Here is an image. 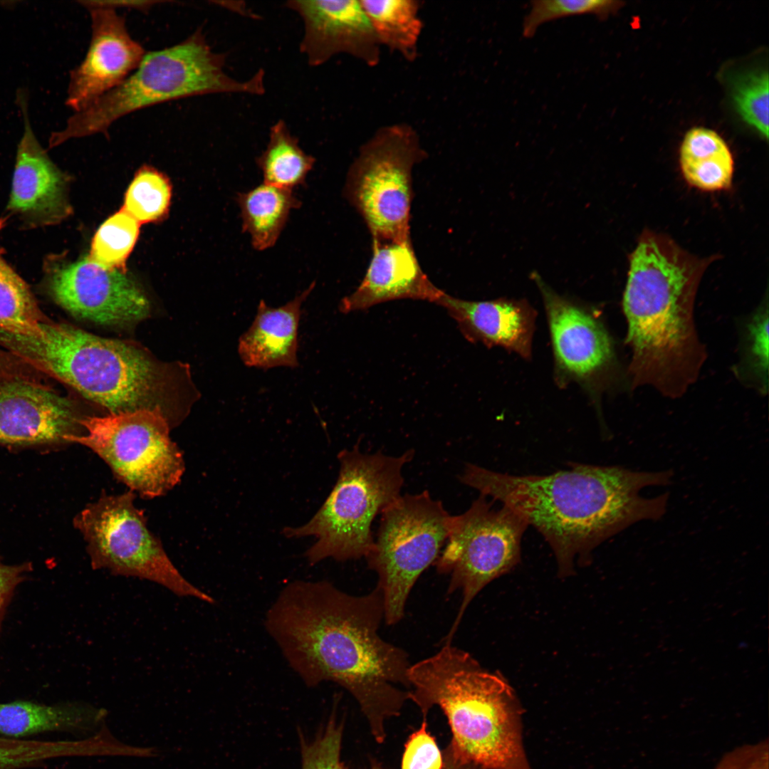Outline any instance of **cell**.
<instances>
[{
  "mask_svg": "<svg viewBox=\"0 0 769 769\" xmlns=\"http://www.w3.org/2000/svg\"><path fill=\"white\" fill-rule=\"evenodd\" d=\"M381 513L377 540L366 559L378 576L384 619L392 625L403 618L419 577L439 556L452 516L427 491L400 496Z\"/></svg>",
  "mask_w": 769,
  "mask_h": 769,
  "instance_id": "obj_10",
  "label": "cell"
},
{
  "mask_svg": "<svg viewBox=\"0 0 769 769\" xmlns=\"http://www.w3.org/2000/svg\"><path fill=\"white\" fill-rule=\"evenodd\" d=\"M733 98L742 118L765 137H768V74L755 70L734 79Z\"/></svg>",
  "mask_w": 769,
  "mask_h": 769,
  "instance_id": "obj_30",
  "label": "cell"
},
{
  "mask_svg": "<svg viewBox=\"0 0 769 769\" xmlns=\"http://www.w3.org/2000/svg\"><path fill=\"white\" fill-rule=\"evenodd\" d=\"M671 470L638 471L617 466L570 464L548 475H511L467 463L460 480L508 507L552 548L560 575L575 559L587 562L600 543L641 520L666 513L669 495L646 498L647 486L669 484Z\"/></svg>",
  "mask_w": 769,
  "mask_h": 769,
  "instance_id": "obj_2",
  "label": "cell"
},
{
  "mask_svg": "<svg viewBox=\"0 0 769 769\" xmlns=\"http://www.w3.org/2000/svg\"><path fill=\"white\" fill-rule=\"evenodd\" d=\"M44 271L48 293L73 316L122 325L144 319L150 313L147 296L127 271L107 268L88 255L75 261L50 257Z\"/></svg>",
  "mask_w": 769,
  "mask_h": 769,
  "instance_id": "obj_13",
  "label": "cell"
},
{
  "mask_svg": "<svg viewBox=\"0 0 769 769\" xmlns=\"http://www.w3.org/2000/svg\"><path fill=\"white\" fill-rule=\"evenodd\" d=\"M135 498L130 490L115 495L103 493L75 516L73 525L85 542L92 567L147 580L179 597L215 603L175 567L159 539L149 529Z\"/></svg>",
  "mask_w": 769,
  "mask_h": 769,
  "instance_id": "obj_8",
  "label": "cell"
},
{
  "mask_svg": "<svg viewBox=\"0 0 769 769\" xmlns=\"http://www.w3.org/2000/svg\"><path fill=\"white\" fill-rule=\"evenodd\" d=\"M384 600L376 587L352 595L326 580H294L269 607L264 627L289 666L308 687L324 681L357 701L375 739L386 737L385 721L409 699L408 654L383 639Z\"/></svg>",
  "mask_w": 769,
  "mask_h": 769,
  "instance_id": "obj_1",
  "label": "cell"
},
{
  "mask_svg": "<svg viewBox=\"0 0 769 769\" xmlns=\"http://www.w3.org/2000/svg\"><path fill=\"white\" fill-rule=\"evenodd\" d=\"M436 303L447 310L467 340L530 357L535 314L527 302L507 298L470 301L444 293Z\"/></svg>",
  "mask_w": 769,
  "mask_h": 769,
  "instance_id": "obj_20",
  "label": "cell"
},
{
  "mask_svg": "<svg viewBox=\"0 0 769 769\" xmlns=\"http://www.w3.org/2000/svg\"><path fill=\"white\" fill-rule=\"evenodd\" d=\"M32 570L33 566L30 562L8 565L3 562L0 556V634L7 608L17 587Z\"/></svg>",
  "mask_w": 769,
  "mask_h": 769,
  "instance_id": "obj_35",
  "label": "cell"
},
{
  "mask_svg": "<svg viewBox=\"0 0 769 769\" xmlns=\"http://www.w3.org/2000/svg\"><path fill=\"white\" fill-rule=\"evenodd\" d=\"M101 4L114 8L127 7L137 9L138 10H147L158 1H100Z\"/></svg>",
  "mask_w": 769,
  "mask_h": 769,
  "instance_id": "obj_38",
  "label": "cell"
},
{
  "mask_svg": "<svg viewBox=\"0 0 769 769\" xmlns=\"http://www.w3.org/2000/svg\"><path fill=\"white\" fill-rule=\"evenodd\" d=\"M750 352L758 370L767 375L768 368V313H758L749 328Z\"/></svg>",
  "mask_w": 769,
  "mask_h": 769,
  "instance_id": "obj_36",
  "label": "cell"
},
{
  "mask_svg": "<svg viewBox=\"0 0 769 769\" xmlns=\"http://www.w3.org/2000/svg\"><path fill=\"white\" fill-rule=\"evenodd\" d=\"M342 731V724L332 716L313 741L300 734L301 769H347L340 760Z\"/></svg>",
  "mask_w": 769,
  "mask_h": 769,
  "instance_id": "obj_32",
  "label": "cell"
},
{
  "mask_svg": "<svg viewBox=\"0 0 769 769\" xmlns=\"http://www.w3.org/2000/svg\"><path fill=\"white\" fill-rule=\"evenodd\" d=\"M444 293L421 268L411 239L373 240L366 273L357 288L342 300L339 309L346 313L404 298L436 303Z\"/></svg>",
  "mask_w": 769,
  "mask_h": 769,
  "instance_id": "obj_19",
  "label": "cell"
},
{
  "mask_svg": "<svg viewBox=\"0 0 769 769\" xmlns=\"http://www.w3.org/2000/svg\"><path fill=\"white\" fill-rule=\"evenodd\" d=\"M80 3L90 15L91 38L84 59L70 75L66 103L74 113L122 83L146 54L115 9L100 1Z\"/></svg>",
  "mask_w": 769,
  "mask_h": 769,
  "instance_id": "obj_15",
  "label": "cell"
},
{
  "mask_svg": "<svg viewBox=\"0 0 769 769\" xmlns=\"http://www.w3.org/2000/svg\"><path fill=\"white\" fill-rule=\"evenodd\" d=\"M108 711L83 702L43 704L18 700L0 703V735L19 738L53 731L96 732Z\"/></svg>",
  "mask_w": 769,
  "mask_h": 769,
  "instance_id": "obj_22",
  "label": "cell"
},
{
  "mask_svg": "<svg viewBox=\"0 0 769 769\" xmlns=\"http://www.w3.org/2000/svg\"><path fill=\"white\" fill-rule=\"evenodd\" d=\"M0 346L109 413L158 409L171 424L179 384L191 382L184 365L179 369L130 342L50 318L36 335L0 329Z\"/></svg>",
  "mask_w": 769,
  "mask_h": 769,
  "instance_id": "obj_4",
  "label": "cell"
},
{
  "mask_svg": "<svg viewBox=\"0 0 769 769\" xmlns=\"http://www.w3.org/2000/svg\"><path fill=\"white\" fill-rule=\"evenodd\" d=\"M713 259L694 256L664 235L640 236L629 256L622 300L634 385L676 397L695 382L705 352L695 329L694 301Z\"/></svg>",
  "mask_w": 769,
  "mask_h": 769,
  "instance_id": "obj_3",
  "label": "cell"
},
{
  "mask_svg": "<svg viewBox=\"0 0 769 769\" xmlns=\"http://www.w3.org/2000/svg\"><path fill=\"white\" fill-rule=\"evenodd\" d=\"M528 525L502 505L494 509L480 494L464 513L452 516L444 550L434 563L438 572L450 575L448 594L461 590L457 617L445 642H451L463 615L475 596L520 560V544Z\"/></svg>",
  "mask_w": 769,
  "mask_h": 769,
  "instance_id": "obj_12",
  "label": "cell"
},
{
  "mask_svg": "<svg viewBox=\"0 0 769 769\" xmlns=\"http://www.w3.org/2000/svg\"><path fill=\"white\" fill-rule=\"evenodd\" d=\"M315 286L314 281L293 300L277 308L260 300L251 325L239 340L238 353L246 366L263 370L298 367L302 305Z\"/></svg>",
  "mask_w": 769,
  "mask_h": 769,
  "instance_id": "obj_21",
  "label": "cell"
},
{
  "mask_svg": "<svg viewBox=\"0 0 769 769\" xmlns=\"http://www.w3.org/2000/svg\"><path fill=\"white\" fill-rule=\"evenodd\" d=\"M414 455V450L399 456L380 451L364 454L358 444L340 451L338 480L321 507L305 524L286 527L283 535L315 538L304 554L311 565L327 558L346 561L366 558L375 541L372 521L400 496L402 468Z\"/></svg>",
  "mask_w": 769,
  "mask_h": 769,
  "instance_id": "obj_7",
  "label": "cell"
},
{
  "mask_svg": "<svg viewBox=\"0 0 769 769\" xmlns=\"http://www.w3.org/2000/svg\"><path fill=\"white\" fill-rule=\"evenodd\" d=\"M409 699L423 719L438 706L448 720L453 758L481 769H531L522 739L521 709L511 688L467 652L444 643L411 664Z\"/></svg>",
  "mask_w": 769,
  "mask_h": 769,
  "instance_id": "obj_5",
  "label": "cell"
},
{
  "mask_svg": "<svg viewBox=\"0 0 769 769\" xmlns=\"http://www.w3.org/2000/svg\"><path fill=\"white\" fill-rule=\"evenodd\" d=\"M26 96L18 103L23 116V132L16 151L7 209L31 226L56 224L68 216L66 176L49 158L30 123Z\"/></svg>",
  "mask_w": 769,
  "mask_h": 769,
  "instance_id": "obj_18",
  "label": "cell"
},
{
  "mask_svg": "<svg viewBox=\"0 0 769 769\" xmlns=\"http://www.w3.org/2000/svg\"><path fill=\"white\" fill-rule=\"evenodd\" d=\"M382 46L409 61L417 56L423 30L419 2L416 0H360Z\"/></svg>",
  "mask_w": 769,
  "mask_h": 769,
  "instance_id": "obj_25",
  "label": "cell"
},
{
  "mask_svg": "<svg viewBox=\"0 0 769 769\" xmlns=\"http://www.w3.org/2000/svg\"><path fill=\"white\" fill-rule=\"evenodd\" d=\"M541 292L558 370L590 381L610 363L612 346L602 323L587 308L564 298L534 274Z\"/></svg>",
  "mask_w": 769,
  "mask_h": 769,
  "instance_id": "obj_17",
  "label": "cell"
},
{
  "mask_svg": "<svg viewBox=\"0 0 769 769\" xmlns=\"http://www.w3.org/2000/svg\"><path fill=\"white\" fill-rule=\"evenodd\" d=\"M444 762L435 738L427 730L426 719L404 745L402 769H443Z\"/></svg>",
  "mask_w": 769,
  "mask_h": 769,
  "instance_id": "obj_33",
  "label": "cell"
},
{
  "mask_svg": "<svg viewBox=\"0 0 769 769\" xmlns=\"http://www.w3.org/2000/svg\"><path fill=\"white\" fill-rule=\"evenodd\" d=\"M83 433L69 438L100 456L130 491L153 498L180 481L185 466L169 436L171 424L158 409H139L85 417Z\"/></svg>",
  "mask_w": 769,
  "mask_h": 769,
  "instance_id": "obj_11",
  "label": "cell"
},
{
  "mask_svg": "<svg viewBox=\"0 0 769 769\" xmlns=\"http://www.w3.org/2000/svg\"><path fill=\"white\" fill-rule=\"evenodd\" d=\"M285 6L303 21L300 50L310 66H321L340 53L369 66L379 63L381 45L360 0H294Z\"/></svg>",
  "mask_w": 769,
  "mask_h": 769,
  "instance_id": "obj_16",
  "label": "cell"
},
{
  "mask_svg": "<svg viewBox=\"0 0 769 769\" xmlns=\"http://www.w3.org/2000/svg\"><path fill=\"white\" fill-rule=\"evenodd\" d=\"M140 226L137 220L121 209L98 228L88 256L107 268L126 271L125 263L137 240Z\"/></svg>",
  "mask_w": 769,
  "mask_h": 769,
  "instance_id": "obj_29",
  "label": "cell"
},
{
  "mask_svg": "<svg viewBox=\"0 0 769 769\" xmlns=\"http://www.w3.org/2000/svg\"><path fill=\"white\" fill-rule=\"evenodd\" d=\"M48 319L26 283L4 260L0 249V329L36 335L39 325Z\"/></svg>",
  "mask_w": 769,
  "mask_h": 769,
  "instance_id": "obj_27",
  "label": "cell"
},
{
  "mask_svg": "<svg viewBox=\"0 0 769 769\" xmlns=\"http://www.w3.org/2000/svg\"><path fill=\"white\" fill-rule=\"evenodd\" d=\"M426 157L417 132L404 122L380 127L360 148L345 194L373 240L410 239L412 173Z\"/></svg>",
  "mask_w": 769,
  "mask_h": 769,
  "instance_id": "obj_9",
  "label": "cell"
},
{
  "mask_svg": "<svg viewBox=\"0 0 769 769\" xmlns=\"http://www.w3.org/2000/svg\"><path fill=\"white\" fill-rule=\"evenodd\" d=\"M269 131L267 145L256 158L263 182L293 190L305 182L315 159L300 147L284 120L276 121Z\"/></svg>",
  "mask_w": 769,
  "mask_h": 769,
  "instance_id": "obj_26",
  "label": "cell"
},
{
  "mask_svg": "<svg viewBox=\"0 0 769 769\" xmlns=\"http://www.w3.org/2000/svg\"><path fill=\"white\" fill-rule=\"evenodd\" d=\"M680 167L689 185L713 192L728 189L734 162L726 142L715 131L696 127L685 135L680 147Z\"/></svg>",
  "mask_w": 769,
  "mask_h": 769,
  "instance_id": "obj_23",
  "label": "cell"
},
{
  "mask_svg": "<svg viewBox=\"0 0 769 769\" xmlns=\"http://www.w3.org/2000/svg\"><path fill=\"white\" fill-rule=\"evenodd\" d=\"M715 769H769L768 741L741 746L728 753Z\"/></svg>",
  "mask_w": 769,
  "mask_h": 769,
  "instance_id": "obj_34",
  "label": "cell"
},
{
  "mask_svg": "<svg viewBox=\"0 0 769 769\" xmlns=\"http://www.w3.org/2000/svg\"><path fill=\"white\" fill-rule=\"evenodd\" d=\"M370 769H386V768H383V767H382V766L381 765V764H380V763H378L375 762V763H372V765H371V768H370Z\"/></svg>",
  "mask_w": 769,
  "mask_h": 769,
  "instance_id": "obj_39",
  "label": "cell"
},
{
  "mask_svg": "<svg viewBox=\"0 0 769 769\" xmlns=\"http://www.w3.org/2000/svg\"><path fill=\"white\" fill-rule=\"evenodd\" d=\"M85 417L73 400L48 384L0 382V445L18 450L62 448L70 444V436L83 433Z\"/></svg>",
  "mask_w": 769,
  "mask_h": 769,
  "instance_id": "obj_14",
  "label": "cell"
},
{
  "mask_svg": "<svg viewBox=\"0 0 769 769\" xmlns=\"http://www.w3.org/2000/svg\"><path fill=\"white\" fill-rule=\"evenodd\" d=\"M47 378L21 358L0 346V382L21 380L48 384Z\"/></svg>",
  "mask_w": 769,
  "mask_h": 769,
  "instance_id": "obj_37",
  "label": "cell"
},
{
  "mask_svg": "<svg viewBox=\"0 0 769 769\" xmlns=\"http://www.w3.org/2000/svg\"><path fill=\"white\" fill-rule=\"evenodd\" d=\"M225 56L214 51L201 30L181 43L146 53L137 68L119 85L69 117L54 132L49 147L66 140L107 132L120 117L156 104L212 93L261 95L264 72L239 80L224 70Z\"/></svg>",
  "mask_w": 769,
  "mask_h": 769,
  "instance_id": "obj_6",
  "label": "cell"
},
{
  "mask_svg": "<svg viewBox=\"0 0 769 769\" xmlns=\"http://www.w3.org/2000/svg\"><path fill=\"white\" fill-rule=\"evenodd\" d=\"M617 6V1L606 0H535L523 19V35L531 38L544 23L566 16L593 14L604 19Z\"/></svg>",
  "mask_w": 769,
  "mask_h": 769,
  "instance_id": "obj_31",
  "label": "cell"
},
{
  "mask_svg": "<svg viewBox=\"0 0 769 769\" xmlns=\"http://www.w3.org/2000/svg\"><path fill=\"white\" fill-rule=\"evenodd\" d=\"M243 231L247 233L252 246L264 251L275 245L283 230L291 211L301 202L292 189L265 182L237 194Z\"/></svg>",
  "mask_w": 769,
  "mask_h": 769,
  "instance_id": "obj_24",
  "label": "cell"
},
{
  "mask_svg": "<svg viewBox=\"0 0 769 769\" xmlns=\"http://www.w3.org/2000/svg\"><path fill=\"white\" fill-rule=\"evenodd\" d=\"M171 196L168 178L155 168L144 166L129 185L122 209L140 224L159 221L167 214Z\"/></svg>",
  "mask_w": 769,
  "mask_h": 769,
  "instance_id": "obj_28",
  "label": "cell"
}]
</instances>
